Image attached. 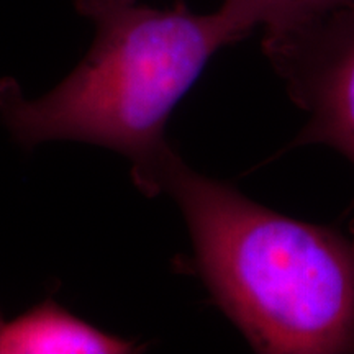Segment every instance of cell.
<instances>
[{
    "label": "cell",
    "mask_w": 354,
    "mask_h": 354,
    "mask_svg": "<svg viewBox=\"0 0 354 354\" xmlns=\"http://www.w3.org/2000/svg\"><path fill=\"white\" fill-rule=\"evenodd\" d=\"M76 8L95 26L87 55L35 100L0 79V120L26 148L69 140L120 153L136 189L156 197L179 156L166 140L174 109L212 57L264 26L268 12L256 0H223L212 13L140 0H76Z\"/></svg>",
    "instance_id": "6da1fadb"
},
{
    "label": "cell",
    "mask_w": 354,
    "mask_h": 354,
    "mask_svg": "<svg viewBox=\"0 0 354 354\" xmlns=\"http://www.w3.org/2000/svg\"><path fill=\"white\" fill-rule=\"evenodd\" d=\"M165 192L187 221L203 284L254 351L354 353V220L339 230L277 214L180 156Z\"/></svg>",
    "instance_id": "7a4b0ae2"
},
{
    "label": "cell",
    "mask_w": 354,
    "mask_h": 354,
    "mask_svg": "<svg viewBox=\"0 0 354 354\" xmlns=\"http://www.w3.org/2000/svg\"><path fill=\"white\" fill-rule=\"evenodd\" d=\"M263 50L307 123L292 146L325 145L354 165V17Z\"/></svg>",
    "instance_id": "3957f363"
},
{
    "label": "cell",
    "mask_w": 354,
    "mask_h": 354,
    "mask_svg": "<svg viewBox=\"0 0 354 354\" xmlns=\"http://www.w3.org/2000/svg\"><path fill=\"white\" fill-rule=\"evenodd\" d=\"M136 346L44 300L0 328V354H123Z\"/></svg>",
    "instance_id": "277c9868"
},
{
    "label": "cell",
    "mask_w": 354,
    "mask_h": 354,
    "mask_svg": "<svg viewBox=\"0 0 354 354\" xmlns=\"http://www.w3.org/2000/svg\"><path fill=\"white\" fill-rule=\"evenodd\" d=\"M268 12L264 38L317 32L354 17V0H256Z\"/></svg>",
    "instance_id": "5b68a950"
},
{
    "label": "cell",
    "mask_w": 354,
    "mask_h": 354,
    "mask_svg": "<svg viewBox=\"0 0 354 354\" xmlns=\"http://www.w3.org/2000/svg\"><path fill=\"white\" fill-rule=\"evenodd\" d=\"M3 323H6V322H3V320H2V317H0V328H2V325H3Z\"/></svg>",
    "instance_id": "8992f818"
}]
</instances>
